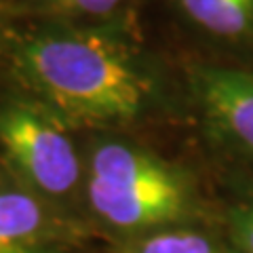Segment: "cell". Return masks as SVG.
<instances>
[{
  "label": "cell",
  "instance_id": "8992f818",
  "mask_svg": "<svg viewBox=\"0 0 253 253\" xmlns=\"http://www.w3.org/2000/svg\"><path fill=\"white\" fill-rule=\"evenodd\" d=\"M190 19L209 34L241 38L253 32V0H179Z\"/></svg>",
  "mask_w": 253,
  "mask_h": 253
},
{
  "label": "cell",
  "instance_id": "ba28073f",
  "mask_svg": "<svg viewBox=\"0 0 253 253\" xmlns=\"http://www.w3.org/2000/svg\"><path fill=\"white\" fill-rule=\"evenodd\" d=\"M228 230L239 253H253V203L239 205L228 213Z\"/></svg>",
  "mask_w": 253,
  "mask_h": 253
},
{
  "label": "cell",
  "instance_id": "6da1fadb",
  "mask_svg": "<svg viewBox=\"0 0 253 253\" xmlns=\"http://www.w3.org/2000/svg\"><path fill=\"white\" fill-rule=\"evenodd\" d=\"M19 70L44 106L78 123L131 121L152 91L116 42L84 32L32 38L19 51Z\"/></svg>",
  "mask_w": 253,
  "mask_h": 253
},
{
  "label": "cell",
  "instance_id": "30bf717a",
  "mask_svg": "<svg viewBox=\"0 0 253 253\" xmlns=\"http://www.w3.org/2000/svg\"><path fill=\"white\" fill-rule=\"evenodd\" d=\"M9 253H49V251H41V249H34L30 245V247H21V249H15V251H9Z\"/></svg>",
  "mask_w": 253,
  "mask_h": 253
},
{
  "label": "cell",
  "instance_id": "7a4b0ae2",
  "mask_svg": "<svg viewBox=\"0 0 253 253\" xmlns=\"http://www.w3.org/2000/svg\"><path fill=\"white\" fill-rule=\"evenodd\" d=\"M86 194L101 219L129 230L177 219L188 203L184 184L169 167L118 141L93 152Z\"/></svg>",
  "mask_w": 253,
  "mask_h": 253
},
{
  "label": "cell",
  "instance_id": "3957f363",
  "mask_svg": "<svg viewBox=\"0 0 253 253\" xmlns=\"http://www.w3.org/2000/svg\"><path fill=\"white\" fill-rule=\"evenodd\" d=\"M0 146L13 169L41 194L66 196L78 181L72 139L49 106L15 101L0 110Z\"/></svg>",
  "mask_w": 253,
  "mask_h": 253
},
{
  "label": "cell",
  "instance_id": "277c9868",
  "mask_svg": "<svg viewBox=\"0 0 253 253\" xmlns=\"http://www.w3.org/2000/svg\"><path fill=\"white\" fill-rule=\"evenodd\" d=\"M196 93L213 129L253 163V72L203 70L196 76Z\"/></svg>",
  "mask_w": 253,
  "mask_h": 253
},
{
  "label": "cell",
  "instance_id": "5b68a950",
  "mask_svg": "<svg viewBox=\"0 0 253 253\" xmlns=\"http://www.w3.org/2000/svg\"><path fill=\"white\" fill-rule=\"evenodd\" d=\"M38 201L21 190H0V253L30 247L42 226Z\"/></svg>",
  "mask_w": 253,
  "mask_h": 253
},
{
  "label": "cell",
  "instance_id": "9c48e42d",
  "mask_svg": "<svg viewBox=\"0 0 253 253\" xmlns=\"http://www.w3.org/2000/svg\"><path fill=\"white\" fill-rule=\"evenodd\" d=\"M49 2L61 6L72 13H86V15H104L114 11L121 0H49Z\"/></svg>",
  "mask_w": 253,
  "mask_h": 253
},
{
  "label": "cell",
  "instance_id": "52a82bcc",
  "mask_svg": "<svg viewBox=\"0 0 253 253\" xmlns=\"http://www.w3.org/2000/svg\"><path fill=\"white\" fill-rule=\"evenodd\" d=\"M135 253H219L207 236L199 232H165L141 241Z\"/></svg>",
  "mask_w": 253,
  "mask_h": 253
}]
</instances>
